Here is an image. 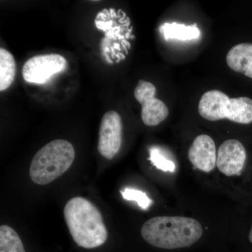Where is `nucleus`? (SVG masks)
Wrapping results in <instances>:
<instances>
[{
    "mask_svg": "<svg viewBox=\"0 0 252 252\" xmlns=\"http://www.w3.org/2000/svg\"><path fill=\"white\" fill-rule=\"evenodd\" d=\"M0 252H26L19 235L9 225L0 226Z\"/></svg>",
    "mask_w": 252,
    "mask_h": 252,
    "instance_id": "nucleus-13",
    "label": "nucleus"
},
{
    "mask_svg": "<svg viewBox=\"0 0 252 252\" xmlns=\"http://www.w3.org/2000/svg\"><path fill=\"white\" fill-rule=\"evenodd\" d=\"M157 89L152 83L141 80L134 91L135 99L142 106V120L147 126H157L168 117L166 104L155 97Z\"/></svg>",
    "mask_w": 252,
    "mask_h": 252,
    "instance_id": "nucleus-6",
    "label": "nucleus"
},
{
    "mask_svg": "<svg viewBox=\"0 0 252 252\" xmlns=\"http://www.w3.org/2000/svg\"><path fill=\"white\" fill-rule=\"evenodd\" d=\"M16 61L7 50L0 49V91L7 89L12 84L16 75Z\"/></svg>",
    "mask_w": 252,
    "mask_h": 252,
    "instance_id": "nucleus-12",
    "label": "nucleus"
},
{
    "mask_svg": "<svg viewBox=\"0 0 252 252\" xmlns=\"http://www.w3.org/2000/svg\"><path fill=\"white\" fill-rule=\"evenodd\" d=\"M200 222L185 217H154L144 223L141 235L149 245L165 250L187 248L203 235Z\"/></svg>",
    "mask_w": 252,
    "mask_h": 252,
    "instance_id": "nucleus-1",
    "label": "nucleus"
},
{
    "mask_svg": "<svg viewBox=\"0 0 252 252\" xmlns=\"http://www.w3.org/2000/svg\"><path fill=\"white\" fill-rule=\"evenodd\" d=\"M149 160L158 170L163 172H174L176 170L175 162L171 154L167 149L158 146H152L149 149Z\"/></svg>",
    "mask_w": 252,
    "mask_h": 252,
    "instance_id": "nucleus-14",
    "label": "nucleus"
},
{
    "mask_svg": "<svg viewBox=\"0 0 252 252\" xmlns=\"http://www.w3.org/2000/svg\"><path fill=\"white\" fill-rule=\"evenodd\" d=\"M64 216L69 233L78 246L94 249L107 241L108 232L102 214L87 199H70L64 207Z\"/></svg>",
    "mask_w": 252,
    "mask_h": 252,
    "instance_id": "nucleus-2",
    "label": "nucleus"
},
{
    "mask_svg": "<svg viewBox=\"0 0 252 252\" xmlns=\"http://www.w3.org/2000/svg\"><path fill=\"white\" fill-rule=\"evenodd\" d=\"M249 239H250V241L252 243V225L251 230H250V235H249Z\"/></svg>",
    "mask_w": 252,
    "mask_h": 252,
    "instance_id": "nucleus-16",
    "label": "nucleus"
},
{
    "mask_svg": "<svg viewBox=\"0 0 252 252\" xmlns=\"http://www.w3.org/2000/svg\"><path fill=\"white\" fill-rule=\"evenodd\" d=\"M198 112L210 122L228 119L240 124L252 122V99L247 97L230 98L219 90L205 93L200 99Z\"/></svg>",
    "mask_w": 252,
    "mask_h": 252,
    "instance_id": "nucleus-4",
    "label": "nucleus"
},
{
    "mask_svg": "<svg viewBox=\"0 0 252 252\" xmlns=\"http://www.w3.org/2000/svg\"><path fill=\"white\" fill-rule=\"evenodd\" d=\"M122 119L119 113L104 114L99 126L97 149L102 157L111 160L120 150L122 143Z\"/></svg>",
    "mask_w": 252,
    "mask_h": 252,
    "instance_id": "nucleus-7",
    "label": "nucleus"
},
{
    "mask_svg": "<svg viewBox=\"0 0 252 252\" xmlns=\"http://www.w3.org/2000/svg\"><path fill=\"white\" fill-rule=\"evenodd\" d=\"M188 157L195 168L205 172L212 171L217 164L216 146L213 139L207 135L195 137L189 149Z\"/></svg>",
    "mask_w": 252,
    "mask_h": 252,
    "instance_id": "nucleus-9",
    "label": "nucleus"
},
{
    "mask_svg": "<svg viewBox=\"0 0 252 252\" xmlns=\"http://www.w3.org/2000/svg\"><path fill=\"white\" fill-rule=\"evenodd\" d=\"M121 193L125 200L136 202L144 210H149L153 203V201L147 196V194L137 189L126 188L124 190H121Z\"/></svg>",
    "mask_w": 252,
    "mask_h": 252,
    "instance_id": "nucleus-15",
    "label": "nucleus"
},
{
    "mask_svg": "<svg viewBox=\"0 0 252 252\" xmlns=\"http://www.w3.org/2000/svg\"><path fill=\"white\" fill-rule=\"evenodd\" d=\"M247 153L245 147L238 140L225 141L219 148L217 166L227 177L240 176L245 167Z\"/></svg>",
    "mask_w": 252,
    "mask_h": 252,
    "instance_id": "nucleus-8",
    "label": "nucleus"
},
{
    "mask_svg": "<svg viewBox=\"0 0 252 252\" xmlns=\"http://www.w3.org/2000/svg\"><path fill=\"white\" fill-rule=\"evenodd\" d=\"M196 24L186 26L185 25L177 23H165L160 27V31L165 36L166 40L168 39H178V40H192L198 38L200 35V30L197 28Z\"/></svg>",
    "mask_w": 252,
    "mask_h": 252,
    "instance_id": "nucleus-11",
    "label": "nucleus"
},
{
    "mask_svg": "<svg viewBox=\"0 0 252 252\" xmlns=\"http://www.w3.org/2000/svg\"><path fill=\"white\" fill-rule=\"evenodd\" d=\"M75 150L70 142L56 140L46 144L33 157L30 167L32 181L46 185L63 175L72 165Z\"/></svg>",
    "mask_w": 252,
    "mask_h": 252,
    "instance_id": "nucleus-3",
    "label": "nucleus"
},
{
    "mask_svg": "<svg viewBox=\"0 0 252 252\" xmlns=\"http://www.w3.org/2000/svg\"><path fill=\"white\" fill-rule=\"evenodd\" d=\"M228 67L252 79V44L242 43L233 46L226 56Z\"/></svg>",
    "mask_w": 252,
    "mask_h": 252,
    "instance_id": "nucleus-10",
    "label": "nucleus"
},
{
    "mask_svg": "<svg viewBox=\"0 0 252 252\" xmlns=\"http://www.w3.org/2000/svg\"><path fill=\"white\" fill-rule=\"evenodd\" d=\"M67 65V61L61 55H39L25 63L23 77L26 82L31 84H45L55 74L64 70Z\"/></svg>",
    "mask_w": 252,
    "mask_h": 252,
    "instance_id": "nucleus-5",
    "label": "nucleus"
}]
</instances>
